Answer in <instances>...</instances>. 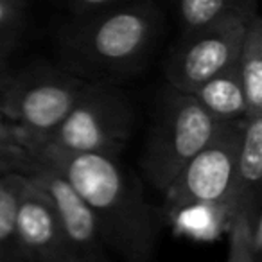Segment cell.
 Returning <instances> with one entry per match:
<instances>
[{
	"label": "cell",
	"mask_w": 262,
	"mask_h": 262,
	"mask_svg": "<svg viewBox=\"0 0 262 262\" xmlns=\"http://www.w3.org/2000/svg\"><path fill=\"white\" fill-rule=\"evenodd\" d=\"M6 59H8V56L2 54V52H0V70H2V69H4V67H6Z\"/></svg>",
	"instance_id": "cell-19"
},
{
	"label": "cell",
	"mask_w": 262,
	"mask_h": 262,
	"mask_svg": "<svg viewBox=\"0 0 262 262\" xmlns=\"http://www.w3.org/2000/svg\"><path fill=\"white\" fill-rule=\"evenodd\" d=\"M182 34L201 29L235 9L257 4V0H172Z\"/></svg>",
	"instance_id": "cell-14"
},
{
	"label": "cell",
	"mask_w": 262,
	"mask_h": 262,
	"mask_svg": "<svg viewBox=\"0 0 262 262\" xmlns=\"http://www.w3.org/2000/svg\"><path fill=\"white\" fill-rule=\"evenodd\" d=\"M192 95L217 122H237L248 115L237 63L200 84Z\"/></svg>",
	"instance_id": "cell-11"
},
{
	"label": "cell",
	"mask_w": 262,
	"mask_h": 262,
	"mask_svg": "<svg viewBox=\"0 0 262 262\" xmlns=\"http://www.w3.org/2000/svg\"><path fill=\"white\" fill-rule=\"evenodd\" d=\"M26 183V172L0 174V262H24L16 215Z\"/></svg>",
	"instance_id": "cell-13"
},
{
	"label": "cell",
	"mask_w": 262,
	"mask_h": 262,
	"mask_svg": "<svg viewBox=\"0 0 262 262\" xmlns=\"http://www.w3.org/2000/svg\"><path fill=\"white\" fill-rule=\"evenodd\" d=\"M237 72L246 99L248 115H262V18L258 11L251 16L244 33L237 56Z\"/></svg>",
	"instance_id": "cell-12"
},
{
	"label": "cell",
	"mask_w": 262,
	"mask_h": 262,
	"mask_svg": "<svg viewBox=\"0 0 262 262\" xmlns=\"http://www.w3.org/2000/svg\"><path fill=\"white\" fill-rule=\"evenodd\" d=\"M133 124L135 108L119 84L86 81L65 119L47 142L38 147L67 155L120 158L133 133Z\"/></svg>",
	"instance_id": "cell-5"
},
{
	"label": "cell",
	"mask_w": 262,
	"mask_h": 262,
	"mask_svg": "<svg viewBox=\"0 0 262 262\" xmlns=\"http://www.w3.org/2000/svg\"><path fill=\"white\" fill-rule=\"evenodd\" d=\"M86 81L65 69L31 65L0 70V117L27 139L29 149L41 146L70 112Z\"/></svg>",
	"instance_id": "cell-4"
},
{
	"label": "cell",
	"mask_w": 262,
	"mask_h": 262,
	"mask_svg": "<svg viewBox=\"0 0 262 262\" xmlns=\"http://www.w3.org/2000/svg\"><path fill=\"white\" fill-rule=\"evenodd\" d=\"M243 120L219 122L210 142L176 176L164 194L171 214L205 210L228 226L226 208L243 135Z\"/></svg>",
	"instance_id": "cell-6"
},
{
	"label": "cell",
	"mask_w": 262,
	"mask_h": 262,
	"mask_svg": "<svg viewBox=\"0 0 262 262\" xmlns=\"http://www.w3.org/2000/svg\"><path fill=\"white\" fill-rule=\"evenodd\" d=\"M16 225L24 262H76L51 205L29 178L20 198Z\"/></svg>",
	"instance_id": "cell-9"
},
{
	"label": "cell",
	"mask_w": 262,
	"mask_h": 262,
	"mask_svg": "<svg viewBox=\"0 0 262 262\" xmlns=\"http://www.w3.org/2000/svg\"><path fill=\"white\" fill-rule=\"evenodd\" d=\"M153 0H124L92 15L76 16L61 33V69L84 81L119 83L149 59L162 33Z\"/></svg>",
	"instance_id": "cell-2"
},
{
	"label": "cell",
	"mask_w": 262,
	"mask_h": 262,
	"mask_svg": "<svg viewBox=\"0 0 262 262\" xmlns=\"http://www.w3.org/2000/svg\"><path fill=\"white\" fill-rule=\"evenodd\" d=\"M257 11V4L246 6L182 34L165 61V83L192 94L205 81L235 65L248 24Z\"/></svg>",
	"instance_id": "cell-7"
},
{
	"label": "cell",
	"mask_w": 262,
	"mask_h": 262,
	"mask_svg": "<svg viewBox=\"0 0 262 262\" xmlns=\"http://www.w3.org/2000/svg\"><path fill=\"white\" fill-rule=\"evenodd\" d=\"M4 172H9V171H6V169H2V167H0V174H4Z\"/></svg>",
	"instance_id": "cell-20"
},
{
	"label": "cell",
	"mask_w": 262,
	"mask_h": 262,
	"mask_svg": "<svg viewBox=\"0 0 262 262\" xmlns=\"http://www.w3.org/2000/svg\"><path fill=\"white\" fill-rule=\"evenodd\" d=\"M219 122L192 94L165 83L155 102L140 167L147 182L165 194L182 169L210 142Z\"/></svg>",
	"instance_id": "cell-3"
},
{
	"label": "cell",
	"mask_w": 262,
	"mask_h": 262,
	"mask_svg": "<svg viewBox=\"0 0 262 262\" xmlns=\"http://www.w3.org/2000/svg\"><path fill=\"white\" fill-rule=\"evenodd\" d=\"M27 0H0V52H11L24 20Z\"/></svg>",
	"instance_id": "cell-16"
},
{
	"label": "cell",
	"mask_w": 262,
	"mask_h": 262,
	"mask_svg": "<svg viewBox=\"0 0 262 262\" xmlns=\"http://www.w3.org/2000/svg\"><path fill=\"white\" fill-rule=\"evenodd\" d=\"M124 2V0H70L76 16H84L92 15V13L102 11V9H108L112 6H117Z\"/></svg>",
	"instance_id": "cell-18"
},
{
	"label": "cell",
	"mask_w": 262,
	"mask_h": 262,
	"mask_svg": "<svg viewBox=\"0 0 262 262\" xmlns=\"http://www.w3.org/2000/svg\"><path fill=\"white\" fill-rule=\"evenodd\" d=\"M228 258L226 262H258L248 233L246 215L237 214L228 223Z\"/></svg>",
	"instance_id": "cell-17"
},
{
	"label": "cell",
	"mask_w": 262,
	"mask_h": 262,
	"mask_svg": "<svg viewBox=\"0 0 262 262\" xmlns=\"http://www.w3.org/2000/svg\"><path fill=\"white\" fill-rule=\"evenodd\" d=\"M26 176L49 201L76 262H113L94 212L54 165L33 157Z\"/></svg>",
	"instance_id": "cell-8"
},
{
	"label": "cell",
	"mask_w": 262,
	"mask_h": 262,
	"mask_svg": "<svg viewBox=\"0 0 262 262\" xmlns=\"http://www.w3.org/2000/svg\"><path fill=\"white\" fill-rule=\"evenodd\" d=\"M262 115H248L243 120V135L237 153L233 183L228 198V223L233 215L248 214L262 207ZM228 228V226H226Z\"/></svg>",
	"instance_id": "cell-10"
},
{
	"label": "cell",
	"mask_w": 262,
	"mask_h": 262,
	"mask_svg": "<svg viewBox=\"0 0 262 262\" xmlns=\"http://www.w3.org/2000/svg\"><path fill=\"white\" fill-rule=\"evenodd\" d=\"M31 162L33 157L27 139L0 117V167L6 171L26 172Z\"/></svg>",
	"instance_id": "cell-15"
},
{
	"label": "cell",
	"mask_w": 262,
	"mask_h": 262,
	"mask_svg": "<svg viewBox=\"0 0 262 262\" xmlns=\"http://www.w3.org/2000/svg\"><path fill=\"white\" fill-rule=\"evenodd\" d=\"M31 157L54 165L94 212L101 233L120 262H155L158 214L146 201L142 183L120 158L67 155L36 147Z\"/></svg>",
	"instance_id": "cell-1"
}]
</instances>
